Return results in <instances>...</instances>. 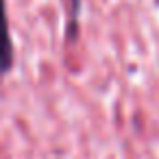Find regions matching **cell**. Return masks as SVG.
<instances>
[{
  "mask_svg": "<svg viewBox=\"0 0 159 159\" xmlns=\"http://www.w3.org/2000/svg\"><path fill=\"white\" fill-rule=\"evenodd\" d=\"M13 66V44L9 35V20H7V2L0 0V74H7Z\"/></svg>",
  "mask_w": 159,
  "mask_h": 159,
  "instance_id": "obj_1",
  "label": "cell"
}]
</instances>
